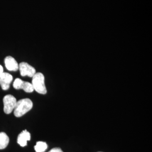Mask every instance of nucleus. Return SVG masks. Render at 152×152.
<instances>
[{"mask_svg": "<svg viewBox=\"0 0 152 152\" xmlns=\"http://www.w3.org/2000/svg\"><path fill=\"white\" fill-rule=\"evenodd\" d=\"M5 64L7 70L16 71L19 69V64L16 60L11 56H6L5 59Z\"/></svg>", "mask_w": 152, "mask_h": 152, "instance_id": "6", "label": "nucleus"}, {"mask_svg": "<svg viewBox=\"0 0 152 152\" xmlns=\"http://www.w3.org/2000/svg\"><path fill=\"white\" fill-rule=\"evenodd\" d=\"M31 140V134L27 130H24L18 136L17 142L21 146L25 147L27 144V141Z\"/></svg>", "mask_w": 152, "mask_h": 152, "instance_id": "7", "label": "nucleus"}, {"mask_svg": "<svg viewBox=\"0 0 152 152\" xmlns=\"http://www.w3.org/2000/svg\"><path fill=\"white\" fill-rule=\"evenodd\" d=\"M32 85L34 90L41 94H46L47 90L45 84V77L44 75L40 72L36 73L32 77Z\"/></svg>", "mask_w": 152, "mask_h": 152, "instance_id": "2", "label": "nucleus"}, {"mask_svg": "<svg viewBox=\"0 0 152 152\" xmlns=\"http://www.w3.org/2000/svg\"><path fill=\"white\" fill-rule=\"evenodd\" d=\"M63 152V151L59 148H53L51 150H50L49 152Z\"/></svg>", "mask_w": 152, "mask_h": 152, "instance_id": "12", "label": "nucleus"}, {"mask_svg": "<svg viewBox=\"0 0 152 152\" xmlns=\"http://www.w3.org/2000/svg\"><path fill=\"white\" fill-rule=\"evenodd\" d=\"M22 89L26 92H32L34 91V88L32 83L28 82H23Z\"/></svg>", "mask_w": 152, "mask_h": 152, "instance_id": "10", "label": "nucleus"}, {"mask_svg": "<svg viewBox=\"0 0 152 152\" xmlns=\"http://www.w3.org/2000/svg\"><path fill=\"white\" fill-rule=\"evenodd\" d=\"M9 143V137L5 132H0V149L6 148Z\"/></svg>", "mask_w": 152, "mask_h": 152, "instance_id": "8", "label": "nucleus"}, {"mask_svg": "<svg viewBox=\"0 0 152 152\" xmlns=\"http://www.w3.org/2000/svg\"><path fill=\"white\" fill-rule=\"evenodd\" d=\"M19 69L20 75L23 77L28 76L32 77L36 73L34 68L26 62H22L19 64Z\"/></svg>", "mask_w": 152, "mask_h": 152, "instance_id": "4", "label": "nucleus"}, {"mask_svg": "<svg viewBox=\"0 0 152 152\" xmlns=\"http://www.w3.org/2000/svg\"><path fill=\"white\" fill-rule=\"evenodd\" d=\"M33 103L29 99H23L16 102L14 113L16 117H20L32 108Z\"/></svg>", "mask_w": 152, "mask_h": 152, "instance_id": "1", "label": "nucleus"}, {"mask_svg": "<svg viewBox=\"0 0 152 152\" xmlns=\"http://www.w3.org/2000/svg\"><path fill=\"white\" fill-rule=\"evenodd\" d=\"M23 81L20 78H16L13 83V87L16 90L22 89V85L23 83Z\"/></svg>", "mask_w": 152, "mask_h": 152, "instance_id": "11", "label": "nucleus"}, {"mask_svg": "<svg viewBox=\"0 0 152 152\" xmlns=\"http://www.w3.org/2000/svg\"><path fill=\"white\" fill-rule=\"evenodd\" d=\"M4 72V69L2 65H0V75Z\"/></svg>", "mask_w": 152, "mask_h": 152, "instance_id": "13", "label": "nucleus"}, {"mask_svg": "<svg viewBox=\"0 0 152 152\" xmlns=\"http://www.w3.org/2000/svg\"><path fill=\"white\" fill-rule=\"evenodd\" d=\"M12 79V76L7 72H3L0 75V85L3 90H7L10 88Z\"/></svg>", "mask_w": 152, "mask_h": 152, "instance_id": "5", "label": "nucleus"}, {"mask_svg": "<svg viewBox=\"0 0 152 152\" xmlns=\"http://www.w3.org/2000/svg\"><path fill=\"white\" fill-rule=\"evenodd\" d=\"M4 111L6 114H10L16 106V98L11 95H7L3 99Z\"/></svg>", "mask_w": 152, "mask_h": 152, "instance_id": "3", "label": "nucleus"}, {"mask_svg": "<svg viewBox=\"0 0 152 152\" xmlns=\"http://www.w3.org/2000/svg\"><path fill=\"white\" fill-rule=\"evenodd\" d=\"M34 148L36 152H44L47 149L48 145L45 142L38 141Z\"/></svg>", "mask_w": 152, "mask_h": 152, "instance_id": "9", "label": "nucleus"}]
</instances>
